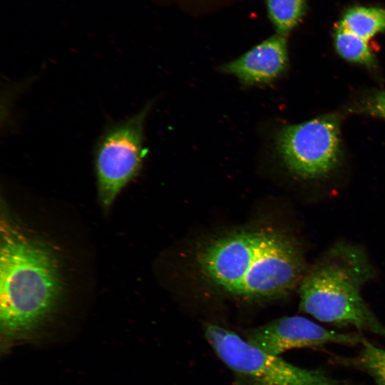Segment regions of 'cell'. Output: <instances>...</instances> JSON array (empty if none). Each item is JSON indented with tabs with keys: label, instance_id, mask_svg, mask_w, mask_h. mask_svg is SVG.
Masks as SVG:
<instances>
[{
	"label": "cell",
	"instance_id": "10",
	"mask_svg": "<svg viewBox=\"0 0 385 385\" xmlns=\"http://www.w3.org/2000/svg\"><path fill=\"white\" fill-rule=\"evenodd\" d=\"M267 16L277 34L287 36L305 15L307 0H263Z\"/></svg>",
	"mask_w": 385,
	"mask_h": 385
},
{
	"label": "cell",
	"instance_id": "13",
	"mask_svg": "<svg viewBox=\"0 0 385 385\" xmlns=\"http://www.w3.org/2000/svg\"><path fill=\"white\" fill-rule=\"evenodd\" d=\"M364 111L371 115L385 118V91L371 96L364 105Z\"/></svg>",
	"mask_w": 385,
	"mask_h": 385
},
{
	"label": "cell",
	"instance_id": "8",
	"mask_svg": "<svg viewBox=\"0 0 385 385\" xmlns=\"http://www.w3.org/2000/svg\"><path fill=\"white\" fill-rule=\"evenodd\" d=\"M288 63L287 36L275 34L258 43L238 58L221 67L235 76L242 83H268L279 77Z\"/></svg>",
	"mask_w": 385,
	"mask_h": 385
},
{
	"label": "cell",
	"instance_id": "4",
	"mask_svg": "<svg viewBox=\"0 0 385 385\" xmlns=\"http://www.w3.org/2000/svg\"><path fill=\"white\" fill-rule=\"evenodd\" d=\"M203 329L209 344L232 373L236 385H354L321 369L299 367L267 354L218 324L205 323Z\"/></svg>",
	"mask_w": 385,
	"mask_h": 385
},
{
	"label": "cell",
	"instance_id": "9",
	"mask_svg": "<svg viewBox=\"0 0 385 385\" xmlns=\"http://www.w3.org/2000/svg\"><path fill=\"white\" fill-rule=\"evenodd\" d=\"M337 24L369 41L376 35L385 31V8L352 6L344 12Z\"/></svg>",
	"mask_w": 385,
	"mask_h": 385
},
{
	"label": "cell",
	"instance_id": "3",
	"mask_svg": "<svg viewBox=\"0 0 385 385\" xmlns=\"http://www.w3.org/2000/svg\"><path fill=\"white\" fill-rule=\"evenodd\" d=\"M376 275L363 248L338 242L308 267L298 287L299 308L318 321L352 326L385 339V326L361 294Z\"/></svg>",
	"mask_w": 385,
	"mask_h": 385
},
{
	"label": "cell",
	"instance_id": "2",
	"mask_svg": "<svg viewBox=\"0 0 385 385\" xmlns=\"http://www.w3.org/2000/svg\"><path fill=\"white\" fill-rule=\"evenodd\" d=\"M197 260L214 285L250 299L289 294L299 287L308 268L297 240L287 232L270 228L218 238L200 252Z\"/></svg>",
	"mask_w": 385,
	"mask_h": 385
},
{
	"label": "cell",
	"instance_id": "1",
	"mask_svg": "<svg viewBox=\"0 0 385 385\" xmlns=\"http://www.w3.org/2000/svg\"><path fill=\"white\" fill-rule=\"evenodd\" d=\"M56 252L6 212L0 225V333L5 349L29 340L56 312L63 281Z\"/></svg>",
	"mask_w": 385,
	"mask_h": 385
},
{
	"label": "cell",
	"instance_id": "12",
	"mask_svg": "<svg viewBox=\"0 0 385 385\" xmlns=\"http://www.w3.org/2000/svg\"><path fill=\"white\" fill-rule=\"evenodd\" d=\"M359 354L344 361L369 374L376 385H385V349L374 346L363 338Z\"/></svg>",
	"mask_w": 385,
	"mask_h": 385
},
{
	"label": "cell",
	"instance_id": "7",
	"mask_svg": "<svg viewBox=\"0 0 385 385\" xmlns=\"http://www.w3.org/2000/svg\"><path fill=\"white\" fill-rule=\"evenodd\" d=\"M244 339L267 354L279 356L293 349L328 344L355 345L361 343L363 337L327 329L301 316H289L246 330Z\"/></svg>",
	"mask_w": 385,
	"mask_h": 385
},
{
	"label": "cell",
	"instance_id": "5",
	"mask_svg": "<svg viewBox=\"0 0 385 385\" xmlns=\"http://www.w3.org/2000/svg\"><path fill=\"white\" fill-rule=\"evenodd\" d=\"M150 104L120 122L109 125L94 150V167L99 201L111 207L123 189L140 173L147 150L144 125Z\"/></svg>",
	"mask_w": 385,
	"mask_h": 385
},
{
	"label": "cell",
	"instance_id": "11",
	"mask_svg": "<svg viewBox=\"0 0 385 385\" xmlns=\"http://www.w3.org/2000/svg\"><path fill=\"white\" fill-rule=\"evenodd\" d=\"M334 39L337 51L344 58L366 66L374 64V56L368 41L345 30L337 24Z\"/></svg>",
	"mask_w": 385,
	"mask_h": 385
},
{
	"label": "cell",
	"instance_id": "6",
	"mask_svg": "<svg viewBox=\"0 0 385 385\" xmlns=\"http://www.w3.org/2000/svg\"><path fill=\"white\" fill-rule=\"evenodd\" d=\"M277 148L287 168L304 179L330 173L340 153L338 118L333 115L287 126L277 136Z\"/></svg>",
	"mask_w": 385,
	"mask_h": 385
}]
</instances>
